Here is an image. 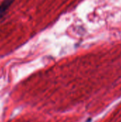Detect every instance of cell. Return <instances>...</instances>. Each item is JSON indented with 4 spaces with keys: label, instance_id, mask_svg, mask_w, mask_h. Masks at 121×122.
<instances>
[{
    "label": "cell",
    "instance_id": "obj_1",
    "mask_svg": "<svg viewBox=\"0 0 121 122\" xmlns=\"http://www.w3.org/2000/svg\"><path fill=\"white\" fill-rule=\"evenodd\" d=\"M14 1V0H4V1L0 4V18H1L6 14L8 8Z\"/></svg>",
    "mask_w": 121,
    "mask_h": 122
}]
</instances>
